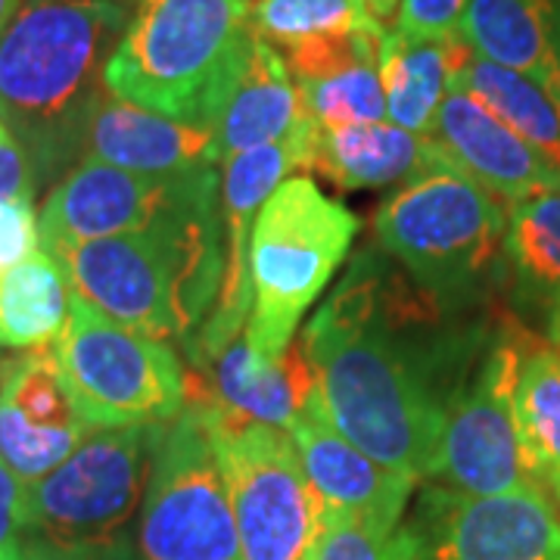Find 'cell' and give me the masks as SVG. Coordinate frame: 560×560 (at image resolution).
Instances as JSON below:
<instances>
[{
	"label": "cell",
	"mask_w": 560,
	"mask_h": 560,
	"mask_svg": "<svg viewBox=\"0 0 560 560\" xmlns=\"http://www.w3.org/2000/svg\"><path fill=\"white\" fill-rule=\"evenodd\" d=\"M495 324L442 308L381 246L359 253L302 327L327 418L386 470L427 480L448 405Z\"/></svg>",
	"instance_id": "obj_1"
},
{
	"label": "cell",
	"mask_w": 560,
	"mask_h": 560,
	"mask_svg": "<svg viewBox=\"0 0 560 560\" xmlns=\"http://www.w3.org/2000/svg\"><path fill=\"white\" fill-rule=\"evenodd\" d=\"M131 20L121 0H28L0 38V119L40 184L81 160L103 69Z\"/></svg>",
	"instance_id": "obj_2"
},
{
	"label": "cell",
	"mask_w": 560,
	"mask_h": 560,
	"mask_svg": "<svg viewBox=\"0 0 560 560\" xmlns=\"http://www.w3.org/2000/svg\"><path fill=\"white\" fill-rule=\"evenodd\" d=\"M50 256L62 265L72 293L106 318L187 349L221 290V180L143 231L66 246Z\"/></svg>",
	"instance_id": "obj_3"
},
{
	"label": "cell",
	"mask_w": 560,
	"mask_h": 560,
	"mask_svg": "<svg viewBox=\"0 0 560 560\" xmlns=\"http://www.w3.org/2000/svg\"><path fill=\"white\" fill-rule=\"evenodd\" d=\"M504 234V206L455 162L401 184L374 215L377 246L455 315H470L508 278Z\"/></svg>",
	"instance_id": "obj_4"
},
{
	"label": "cell",
	"mask_w": 560,
	"mask_h": 560,
	"mask_svg": "<svg viewBox=\"0 0 560 560\" xmlns=\"http://www.w3.org/2000/svg\"><path fill=\"white\" fill-rule=\"evenodd\" d=\"M246 35V0H138L103 69V88L119 101L209 128L221 81Z\"/></svg>",
	"instance_id": "obj_5"
},
{
	"label": "cell",
	"mask_w": 560,
	"mask_h": 560,
	"mask_svg": "<svg viewBox=\"0 0 560 560\" xmlns=\"http://www.w3.org/2000/svg\"><path fill=\"white\" fill-rule=\"evenodd\" d=\"M359 234V219L320 194L308 175L287 178L253 224L249 278L253 312L243 337L261 359H280L305 312L340 271Z\"/></svg>",
	"instance_id": "obj_6"
},
{
	"label": "cell",
	"mask_w": 560,
	"mask_h": 560,
	"mask_svg": "<svg viewBox=\"0 0 560 560\" xmlns=\"http://www.w3.org/2000/svg\"><path fill=\"white\" fill-rule=\"evenodd\" d=\"M50 352L88 430L165 423L187 405V371L175 349L106 318L79 293Z\"/></svg>",
	"instance_id": "obj_7"
},
{
	"label": "cell",
	"mask_w": 560,
	"mask_h": 560,
	"mask_svg": "<svg viewBox=\"0 0 560 560\" xmlns=\"http://www.w3.org/2000/svg\"><path fill=\"white\" fill-rule=\"evenodd\" d=\"M138 551L143 560H243L209 401L200 396L160 423L140 501Z\"/></svg>",
	"instance_id": "obj_8"
},
{
	"label": "cell",
	"mask_w": 560,
	"mask_h": 560,
	"mask_svg": "<svg viewBox=\"0 0 560 560\" xmlns=\"http://www.w3.org/2000/svg\"><path fill=\"white\" fill-rule=\"evenodd\" d=\"M209 420L243 560H305L324 529V501L290 433L228 418L212 401Z\"/></svg>",
	"instance_id": "obj_9"
},
{
	"label": "cell",
	"mask_w": 560,
	"mask_h": 560,
	"mask_svg": "<svg viewBox=\"0 0 560 560\" xmlns=\"http://www.w3.org/2000/svg\"><path fill=\"white\" fill-rule=\"evenodd\" d=\"M160 423L94 430L47 477L25 486V539L84 545L125 536L143 501Z\"/></svg>",
	"instance_id": "obj_10"
},
{
	"label": "cell",
	"mask_w": 560,
	"mask_h": 560,
	"mask_svg": "<svg viewBox=\"0 0 560 560\" xmlns=\"http://www.w3.org/2000/svg\"><path fill=\"white\" fill-rule=\"evenodd\" d=\"M523 349V337L501 327L495 330L448 405L427 482L467 495H501L539 486L523 460L514 418Z\"/></svg>",
	"instance_id": "obj_11"
},
{
	"label": "cell",
	"mask_w": 560,
	"mask_h": 560,
	"mask_svg": "<svg viewBox=\"0 0 560 560\" xmlns=\"http://www.w3.org/2000/svg\"><path fill=\"white\" fill-rule=\"evenodd\" d=\"M405 523L415 560H560V511L541 486L467 495L430 482Z\"/></svg>",
	"instance_id": "obj_12"
},
{
	"label": "cell",
	"mask_w": 560,
	"mask_h": 560,
	"mask_svg": "<svg viewBox=\"0 0 560 560\" xmlns=\"http://www.w3.org/2000/svg\"><path fill=\"white\" fill-rule=\"evenodd\" d=\"M318 143V121L305 125L293 138L265 143L256 150L224 160L221 178V224H224V271L219 300L212 305L200 334L187 346L190 364H202L219 355L224 346L241 337L253 312V278H249V243L253 224L265 200L278 190L287 172H312Z\"/></svg>",
	"instance_id": "obj_13"
},
{
	"label": "cell",
	"mask_w": 560,
	"mask_h": 560,
	"mask_svg": "<svg viewBox=\"0 0 560 560\" xmlns=\"http://www.w3.org/2000/svg\"><path fill=\"white\" fill-rule=\"evenodd\" d=\"M215 180V168H190L178 175H140L116 165L81 160L47 194L38 215L40 246L54 253L66 246L143 231L172 209L194 200Z\"/></svg>",
	"instance_id": "obj_14"
},
{
	"label": "cell",
	"mask_w": 560,
	"mask_h": 560,
	"mask_svg": "<svg viewBox=\"0 0 560 560\" xmlns=\"http://www.w3.org/2000/svg\"><path fill=\"white\" fill-rule=\"evenodd\" d=\"M312 121L315 119L302 101L300 84L290 75L283 54L249 28L241 54L221 81L209 116L221 162L265 143L293 138Z\"/></svg>",
	"instance_id": "obj_15"
},
{
	"label": "cell",
	"mask_w": 560,
	"mask_h": 560,
	"mask_svg": "<svg viewBox=\"0 0 560 560\" xmlns=\"http://www.w3.org/2000/svg\"><path fill=\"white\" fill-rule=\"evenodd\" d=\"M300 452L305 477L324 501V521L342 514H374L401 523L418 480L386 470L359 445L342 436L327 418L318 386L287 430Z\"/></svg>",
	"instance_id": "obj_16"
},
{
	"label": "cell",
	"mask_w": 560,
	"mask_h": 560,
	"mask_svg": "<svg viewBox=\"0 0 560 560\" xmlns=\"http://www.w3.org/2000/svg\"><path fill=\"white\" fill-rule=\"evenodd\" d=\"M433 138L467 178L511 206L541 194H560L558 162L526 143L464 91H448L442 101Z\"/></svg>",
	"instance_id": "obj_17"
},
{
	"label": "cell",
	"mask_w": 560,
	"mask_h": 560,
	"mask_svg": "<svg viewBox=\"0 0 560 560\" xmlns=\"http://www.w3.org/2000/svg\"><path fill=\"white\" fill-rule=\"evenodd\" d=\"M84 160L140 175H178L190 168H215L221 153L212 128L168 119L106 94L88 128Z\"/></svg>",
	"instance_id": "obj_18"
},
{
	"label": "cell",
	"mask_w": 560,
	"mask_h": 560,
	"mask_svg": "<svg viewBox=\"0 0 560 560\" xmlns=\"http://www.w3.org/2000/svg\"><path fill=\"white\" fill-rule=\"evenodd\" d=\"M200 377H206L200 386L202 399L228 418L278 427L283 433L318 386L300 346H290L280 359H261L246 337H237L202 364Z\"/></svg>",
	"instance_id": "obj_19"
},
{
	"label": "cell",
	"mask_w": 560,
	"mask_h": 560,
	"mask_svg": "<svg viewBox=\"0 0 560 560\" xmlns=\"http://www.w3.org/2000/svg\"><path fill=\"white\" fill-rule=\"evenodd\" d=\"M448 153L433 135H411L393 121H361L320 128L312 172H320L340 190L408 184L448 165Z\"/></svg>",
	"instance_id": "obj_20"
},
{
	"label": "cell",
	"mask_w": 560,
	"mask_h": 560,
	"mask_svg": "<svg viewBox=\"0 0 560 560\" xmlns=\"http://www.w3.org/2000/svg\"><path fill=\"white\" fill-rule=\"evenodd\" d=\"M458 35L477 57L521 72L560 103L558 0H467Z\"/></svg>",
	"instance_id": "obj_21"
},
{
	"label": "cell",
	"mask_w": 560,
	"mask_h": 560,
	"mask_svg": "<svg viewBox=\"0 0 560 560\" xmlns=\"http://www.w3.org/2000/svg\"><path fill=\"white\" fill-rule=\"evenodd\" d=\"M504 268L514 312L555 342L560 327V194L511 206Z\"/></svg>",
	"instance_id": "obj_22"
},
{
	"label": "cell",
	"mask_w": 560,
	"mask_h": 560,
	"mask_svg": "<svg viewBox=\"0 0 560 560\" xmlns=\"http://www.w3.org/2000/svg\"><path fill=\"white\" fill-rule=\"evenodd\" d=\"M467 57L470 47L460 35L415 38L399 28L386 32L381 44V81L389 121L430 138L442 101Z\"/></svg>",
	"instance_id": "obj_23"
},
{
	"label": "cell",
	"mask_w": 560,
	"mask_h": 560,
	"mask_svg": "<svg viewBox=\"0 0 560 560\" xmlns=\"http://www.w3.org/2000/svg\"><path fill=\"white\" fill-rule=\"evenodd\" d=\"M72 283L47 249L0 278V346L38 352L60 340L69 320Z\"/></svg>",
	"instance_id": "obj_24"
},
{
	"label": "cell",
	"mask_w": 560,
	"mask_h": 560,
	"mask_svg": "<svg viewBox=\"0 0 560 560\" xmlns=\"http://www.w3.org/2000/svg\"><path fill=\"white\" fill-rule=\"evenodd\" d=\"M514 418L523 460L548 495L560 492V349L526 346L514 386Z\"/></svg>",
	"instance_id": "obj_25"
},
{
	"label": "cell",
	"mask_w": 560,
	"mask_h": 560,
	"mask_svg": "<svg viewBox=\"0 0 560 560\" xmlns=\"http://www.w3.org/2000/svg\"><path fill=\"white\" fill-rule=\"evenodd\" d=\"M452 91L470 94L495 119L560 165V103L551 101L536 81L511 72L499 62L482 60L470 50L452 81Z\"/></svg>",
	"instance_id": "obj_26"
},
{
	"label": "cell",
	"mask_w": 560,
	"mask_h": 560,
	"mask_svg": "<svg viewBox=\"0 0 560 560\" xmlns=\"http://www.w3.org/2000/svg\"><path fill=\"white\" fill-rule=\"evenodd\" d=\"M246 22L278 50L383 25L364 0H249Z\"/></svg>",
	"instance_id": "obj_27"
},
{
	"label": "cell",
	"mask_w": 560,
	"mask_h": 560,
	"mask_svg": "<svg viewBox=\"0 0 560 560\" xmlns=\"http://www.w3.org/2000/svg\"><path fill=\"white\" fill-rule=\"evenodd\" d=\"M300 91L312 119L318 121L320 128L386 119V94H383L377 60L352 62L324 79L302 81Z\"/></svg>",
	"instance_id": "obj_28"
},
{
	"label": "cell",
	"mask_w": 560,
	"mask_h": 560,
	"mask_svg": "<svg viewBox=\"0 0 560 560\" xmlns=\"http://www.w3.org/2000/svg\"><path fill=\"white\" fill-rule=\"evenodd\" d=\"M305 560H415V536L405 521L374 514L327 517Z\"/></svg>",
	"instance_id": "obj_29"
},
{
	"label": "cell",
	"mask_w": 560,
	"mask_h": 560,
	"mask_svg": "<svg viewBox=\"0 0 560 560\" xmlns=\"http://www.w3.org/2000/svg\"><path fill=\"white\" fill-rule=\"evenodd\" d=\"M40 249L35 200L0 202V278Z\"/></svg>",
	"instance_id": "obj_30"
},
{
	"label": "cell",
	"mask_w": 560,
	"mask_h": 560,
	"mask_svg": "<svg viewBox=\"0 0 560 560\" xmlns=\"http://www.w3.org/2000/svg\"><path fill=\"white\" fill-rule=\"evenodd\" d=\"M0 560H143L128 536L84 545H57L44 539H22L7 558Z\"/></svg>",
	"instance_id": "obj_31"
},
{
	"label": "cell",
	"mask_w": 560,
	"mask_h": 560,
	"mask_svg": "<svg viewBox=\"0 0 560 560\" xmlns=\"http://www.w3.org/2000/svg\"><path fill=\"white\" fill-rule=\"evenodd\" d=\"M467 0H401L396 28L415 38H445L458 35Z\"/></svg>",
	"instance_id": "obj_32"
},
{
	"label": "cell",
	"mask_w": 560,
	"mask_h": 560,
	"mask_svg": "<svg viewBox=\"0 0 560 560\" xmlns=\"http://www.w3.org/2000/svg\"><path fill=\"white\" fill-rule=\"evenodd\" d=\"M35 194H38V180L28 165V156L0 119V202L35 200Z\"/></svg>",
	"instance_id": "obj_33"
},
{
	"label": "cell",
	"mask_w": 560,
	"mask_h": 560,
	"mask_svg": "<svg viewBox=\"0 0 560 560\" xmlns=\"http://www.w3.org/2000/svg\"><path fill=\"white\" fill-rule=\"evenodd\" d=\"M25 539V482L0 458V558Z\"/></svg>",
	"instance_id": "obj_34"
},
{
	"label": "cell",
	"mask_w": 560,
	"mask_h": 560,
	"mask_svg": "<svg viewBox=\"0 0 560 560\" xmlns=\"http://www.w3.org/2000/svg\"><path fill=\"white\" fill-rule=\"evenodd\" d=\"M368 3V10H371V16L377 22L393 20V16H399V7L401 0H364Z\"/></svg>",
	"instance_id": "obj_35"
},
{
	"label": "cell",
	"mask_w": 560,
	"mask_h": 560,
	"mask_svg": "<svg viewBox=\"0 0 560 560\" xmlns=\"http://www.w3.org/2000/svg\"><path fill=\"white\" fill-rule=\"evenodd\" d=\"M16 13H20V0H0V38L10 28V22L16 20Z\"/></svg>",
	"instance_id": "obj_36"
},
{
	"label": "cell",
	"mask_w": 560,
	"mask_h": 560,
	"mask_svg": "<svg viewBox=\"0 0 560 560\" xmlns=\"http://www.w3.org/2000/svg\"><path fill=\"white\" fill-rule=\"evenodd\" d=\"M558 50H560V0H558Z\"/></svg>",
	"instance_id": "obj_37"
},
{
	"label": "cell",
	"mask_w": 560,
	"mask_h": 560,
	"mask_svg": "<svg viewBox=\"0 0 560 560\" xmlns=\"http://www.w3.org/2000/svg\"><path fill=\"white\" fill-rule=\"evenodd\" d=\"M551 501H555V508L560 511V492H558V495H551Z\"/></svg>",
	"instance_id": "obj_38"
},
{
	"label": "cell",
	"mask_w": 560,
	"mask_h": 560,
	"mask_svg": "<svg viewBox=\"0 0 560 560\" xmlns=\"http://www.w3.org/2000/svg\"><path fill=\"white\" fill-rule=\"evenodd\" d=\"M555 346H558V349H560V327H558V337H555Z\"/></svg>",
	"instance_id": "obj_39"
},
{
	"label": "cell",
	"mask_w": 560,
	"mask_h": 560,
	"mask_svg": "<svg viewBox=\"0 0 560 560\" xmlns=\"http://www.w3.org/2000/svg\"><path fill=\"white\" fill-rule=\"evenodd\" d=\"M246 3H249V0H246Z\"/></svg>",
	"instance_id": "obj_40"
}]
</instances>
